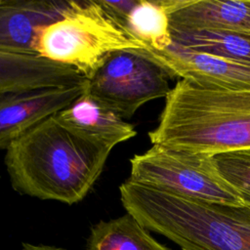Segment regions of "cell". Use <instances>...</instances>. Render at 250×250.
<instances>
[{
    "label": "cell",
    "mask_w": 250,
    "mask_h": 250,
    "mask_svg": "<svg viewBox=\"0 0 250 250\" xmlns=\"http://www.w3.org/2000/svg\"><path fill=\"white\" fill-rule=\"evenodd\" d=\"M87 87L88 83L0 94V149L6 150L26 131L64 109Z\"/></svg>",
    "instance_id": "8"
},
{
    "label": "cell",
    "mask_w": 250,
    "mask_h": 250,
    "mask_svg": "<svg viewBox=\"0 0 250 250\" xmlns=\"http://www.w3.org/2000/svg\"><path fill=\"white\" fill-rule=\"evenodd\" d=\"M88 79L74 68L38 55L0 50V94L35 88L84 85Z\"/></svg>",
    "instance_id": "11"
},
{
    "label": "cell",
    "mask_w": 250,
    "mask_h": 250,
    "mask_svg": "<svg viewBox=\"0 0 250 250\" xmlns=\"http://www.w3.org/2000/svg\"><path fill=\"white\" fill-rule=\"evenodd\" d=\"M124 28L145 49L163 51L172 45L169 18L161 1H138L130 12Z\"/></svg>",
    "instance_id": "15"
},
{
    "label": "cell",
    "mask_w": 250,
    "mask_h": 250,
    "mask_svg": "<svg viewBox=\"0 0 250 250\" xmlns=\"http://www.w3.org/2000/svg\"><path fill=\"white\" fill-rule=\"evenodd\" d=\"M23 250H65L63 248H59L49 245H34L30 243H22Z\"/></svg>",
    "instance_id": "18"
},
{
    "label": "cell",
    "mask_w": 250,
    "mask_h": 250,
    "mask_svg": "<svg viewBox=\"0 0 250 250\" xmlns=\"http://www.w3.org/2000/svg\"><path fill=\"white\" fill-rule=\"evenodd\" d=\"M145 48L99 0L68 1L62 17L41 29L35 44L38 56L68 65L88 80L111 53Z\"/></svg>",
    "instance_id": "4"
},
{
    "label": "cell",
    "mask_w": 250,
    "mask_h": 250,
    "mask_svg": "<svg viewBox=\"0 0 250 250\" xmlns=\"http://www.w3.org/2000/svg\"><path fill=\"white\" fill-rule=\"evenodd\" d=\"M130 179L176 195L228 205H244L222 176L214 155L152 145L130 159Z\"/></svg>",
    "instance_id": "5"
},
{
    "label": "cell",
    "mask_w": 250,
    "mask_h": 250,
    "mask_svg": "<svg viewBox=\"0 0 250 250\" xmlns=\"http://www.w3.org/2000/svg\"><path fill=\"white\" fill-rule=\"evenodd\" d=\"M67 5L68 1L0 0V50L37 55L39 32L59 20Z\"/></svg>",
    "instance_id": "10"
},
{
    "label": "cell",
    "mask_w": 250,
    "mask_h": 250,
    "mask_svg": "<svg viewBox=\"0 0 250 250\" xmlns=\"http://www.w3.org/2000/svg\"><path fill=\"white\" fill-rule=\"evenodd\" d=\"M214 160L222 176L238 192L244 204L250 206V149L217 154Z\"/></svg>",
    "instance_id": "16"
},
{
    "label": "cell",
    "mask_w": 250,
    "mask_h": 250,
    "mask_svg": "<svg viewBox=\"0 0 250 250\" xmlns=\"http://www.w3.org/2000/svg\"><path fill=\"white\" fill-rule=\"evenodd\" d=\"M152 145L217 155L250 149V90L201 87L181 79L165 97Z\"/></svg>",
    "instance_id": "2"
},
{
    "label": "cell",
    "mask_w": 250,
    "mask_h": 250,
    "mask_svg": "<svg viewBox=\"0 0 250 250\" xmlns=\"http://www.w3.org/2000/svg\"><path fill=\"white\" fill-rule=\"evenodd\" d=\"M112 148L54 114L15 140L4 161L16 191L71 205L90 191Z\"/></svg>",
    "instance_id": "1"
},
{
    "label": "cell",
    "mask_w": 250,
    "mask_h": 250,
    "mask_svg": "<svg viewBox=\"0 0 250 250\" xmlns=\"http://www.w3.org/2000/svg\"><path fill=\"white\" fill-rule=\"evenodd\" d=\"M86 250H171L155 240L132 215L100 221L91 228Z\"/></svg>",
    "instance_id": "13"
},
{
    "label": "cell",
    "mask_w": 250,
    "mask_h": 250,
    "mask_svg": "<svg viewBox=\"0 0 250 250\" xmlns=\"http://www.w3.org/2000/svg\"><path fill=\"white\" fill-rule=\"evenodd\" d=\"M57 115L70 128L111 147L137 135L132 124L87 90Z\"/></svg>",
    "instance_id": "12"
},
{
    "label": "cell",
    "mask_w": 250,
    "mask_h": 250,
    "mask_svg": "<svg viewBox=\"0 0 250 250\" xmlns=\"http://www.w3.org/2000/svg\"><path fill=\"white\" fill-rule=\"evenodd\" d=\"M101 6L104 10L120 25L124 27L125 21L137 4L138 0H121V1H107V0H99Z\"/></svg>",
    "instance_id": "17"
},
{
    "label": "cell",
    "mask_w": 250,
    "mask_h": 250,
    "mask_svg": "<svg viewBox=\"0 0 250 250\" xmlns=\"http://www.w3.org/2000/svg\"><path fill=\"white\" fill-rule=\"evenodd\" d=\"M119 192L128 214L182 250H250L249 205L186 198L130 178Z\"/></svg>",
    "instance_id": "3"
},
{
    "label": "cell",
    "mask_w": 250,
    "mask_h": 250,
    "mask_svg": "<svg viewBox=\"0 0 250 250\" xmlns=\"http://www.w3.org/2000/svg\"><path fill=\"white\" fill-rule=\"evenodd\" d=\"M169 78L139 50L116 51L88 80L87 92L125 119L146 103L166 97L171 90Z\"/></svg>",
    "instance_id": "6"
},
{
    "label": "cell",
    "mask_w": 250,
    "mask_h": 250,
    "mask_svg": "<svg viewBox=\"0 0 250 250\" xmlns=\"http://www.w3.org/2000/svg\"><path fill=\"white\" fill-rule=\"evenodd\" d=\"M170 30H214L250 36V1L160 0Z\"/></svg>",
    "instance_id": "9"
},
{
    "label": "cell",
    "mask_w": 250,
    "mask_h": 250,
    "mask_svg": "<svg viewBox=\"0 0 250 250\" xmlns=\"http://www.w3.org/2000/svg\"><path fill=\"white\" fill-rule=\"evenodd\" d=\"M171 31L172 43L250 65V36L214 30Z\"/></svg>",
    "instance_id": "14"
},
{
    "label": "cell",
    "mask_w": 250,
    "mask_h": 250,
    "mask_svg": "<svg viewBox=\"0 0 250 250\" xmlns=\"http://www.w3.org/2000/svg\"><path fill=\"white\" fill-rule=\"evenodd\" d=\"M139 52L158 64L170 78L180 77L205 88L250 90V65L196 52L172 43L163 51Z\"/></svg>",
    "instance_id": "7"
}]
</instances>
